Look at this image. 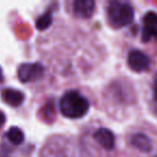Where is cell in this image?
<instances>
[{"instance_id": "cell-1", "label": "cell", "mask_w": 157, "mask_h": 157, "mask_svg": "<svg viewBox=\"0 0 157 157\" xmlns=\"http://www.w3.org/2000/svg\"><path fill=\"white\" fill-rule=\"evenodd\" d=\"M59 112L65 117L70 120H78L90 111V100L82 93L75 90H70L60 97L58 102Z\"/></svg>"}, {"instance_id": "cell-2", "label": "cell", "mask_w": 157, "mask_h": 157, "mask_svg": "<svg viewBox=\"0 0 157 157\" xmlns=\"http://www.w3.org/2000/svg\"><path fill=\"white\" fill-rule=\"evenodd\" d=\"M135 18V9L125 1H110L107 7V20L113 28H123L131 24Z\"/></svg>"}, {"instance_id": "cell-3", "label": "cell", "mask_w": 157, "mask_h": 157, "mask_svg": "<svg viewBox=\"0 0 157 157\" xmlns=\"http://www.w3.org/2000/svg\"><path fill=\"white\" fill-rule=\"evenodd\" d=\"M44 75V68L40 63H24L18 67L17 76L22 83H33Z\"/></svg>"}, {"instance_id": "cell-4", "label": "cell", "mask_w": 157, "mask_h": 157, "mask_svg": "<svg viewBox=\"0 0 157 157\" xmlns=\"http://www.w3.org/2000/svg\"><path fill=\"white\" fill-rule=\"evenodd\" d=\"M92 139L99 147L108 152L113 151L115 147V136L109 128L105 127L96 128L92 132Z\"/></svg>"}, {"instance_id": "cell-5", "label": "cell", "mask_w": 157, "mask_h": 157, "mask_svg": "<svg viewBox=\"0 0 157 157\" xmlns=\"http://www.w3.org/2000/svg\"><path fill=\"white\" fill-rule=\"evenodd\" d=\"M143 27L141 33V40L143 43L157 39V13L154 11H148L144 14Z\"/></svg>"}, {"instance_id": "cell-6", "label": "cell", "mask_w": 157, "mask_h": 157, "mask_svg": "<svg viewBox=\"0 0 157 157\" xmlns=\"http://www.w3.org/2000/svg\"><path fill=\"white\" fill-rule=\"evenodd\" d=\"M129 68L135 72H143L151 67V58L140 50H132L127 57Z\"/></svg>"}, {"instance_id": "cell-7", "label": "cell", "mask_w": 157, "mask_h": 157, "mask_svg": "<svg viewBox=\"0 0 157 157\" xmlns=\"http://www.w3.org/2000/svg\"><path fill=\"white\" fill-rule=\"evenodd\" d=\"M96 9V2L93 0H75L72 2V13L78 18L87 20L93 16Z\"/></svg>"}, {"instance_id": "cell-8", "label": "cell", "mask_w": 157, "mask_h": 157, "mask_svg": "<svg viewBox=\"0 0 157 157\" xmlns=\"http://www.w3.org/2000/svg\"><path fill=\"white\" fill-rule=\"evenodd\" d=\"M1 99L5 103L12 108L20 107L25 100V95L23 92L15 88L6 87L1 90Z\"/></svg>"}, {"instance_id": "cell-9", "label": "cell", "mask_w": 157, "mask_h": 157, "mask_svg": "<svg viewBox=\"0 0 157 157\" xmlns=\"http://www.w3.org/2000/svg\"><path fill=\"white\" fill-rule=\"evenodd\" d=\"M129 143L136 150L140 151L142 153H148L152 150V141L143 132H136L129 139Z\"/></svg>"}, {"instance_id": "cell-10", "label": "cell", "mask_w": 157, "mask_h": 157, "mask_svg": "<svg viewBox=\"0 0 157 157\" xmlns=\"http://www.w3.org/2000/svg\"><path fill=\"white\" fill-rule=\"evenodd\" d=\"M6 140L9 142V144L14 146L22 145L25 141V135L23 130L18 127H10L9 130L6 132Z\"/></svg>"}, {"instance_id": "cell-11", "label": "cell", "mask_w": 157, "mask_h": 157, "mask_svg": "<svg viewBox=\"0 0 157 157\" xmlns=\"http://www.w3.org/2000/svg\"><path fill=\"white\" fill-rule=\"evenodd\" d=\"M52 20H53L52 11L48 10V11H46L44 14H42V15L36 21V27H37L38 30H44V29H46L51 25Z\"/></svg>"}, {"instance_id": "cell-12", "label": "cell", "mask_w": 157, "mask_h": 157, "mask_svg": "<svg viewBox=\"0 0 157 157\" xmlns=\"http://www.w3.org/2000/svg\"><path fill=\"white\" fill-rule=\"evenodd\" d=\"M42 155H43V157H75L72 156L70 151L68 152L67 150H52V152H51L48 147H44V150L41 151V156Z\"/></svg>"}, {"instance_id": "cell-13", "label": "cell", "mask_w": 157, "mask_h": 157, "mask_svg": "<svg viewBox=\"0 0 157 157\" xmlns=\"http://www.w3.org/2000/svg\"><path fill=\"white\" fill-rule=\"evenodd\" d=\"M6 121H7V116H6V114L0 110V129L3 128V126L6 125Z\"/></svg>"}, {"instance_id": "cell-14", "label": "cell", "mask_w": 157, "mask_h": 157, "mask_svg": "<svg viewBox=\"0 0 157 157\" xmlns=\"http://www.w3.org/2000/svg\"><path fill=\"white\" fill-rule=\"evenodd\" d=\"M154 100L157 102V74L155 76V81H154Z\"/></svg>"}, {"instance_id": "cell-15", "label": "cell", "mask_w": 157, "mask_h": 157, "mask_svg": "<svg viewBox=\"0 0 157 157\" xmlns=\"http://www.w3.org/2000/svg\"><path fill=\"white\" fill-rule=\"evenodd\" d=\"M3 82V73H2V70H1V68H0V84Z\"/></svg>"}, {"instance_id": "cell-16", "label": "cell", "mask_w": 157, "mask_h": 157, "mask_svg": "<svg viewBox=\"0 0 157 157\" xmlns=\"http://www.w3.org/2000/svg\"><path fill=\"white\" fill-rule=\"evenodd\" d=\"M156 157H157V156H156Z\"/></svg>"}]
</instances>
